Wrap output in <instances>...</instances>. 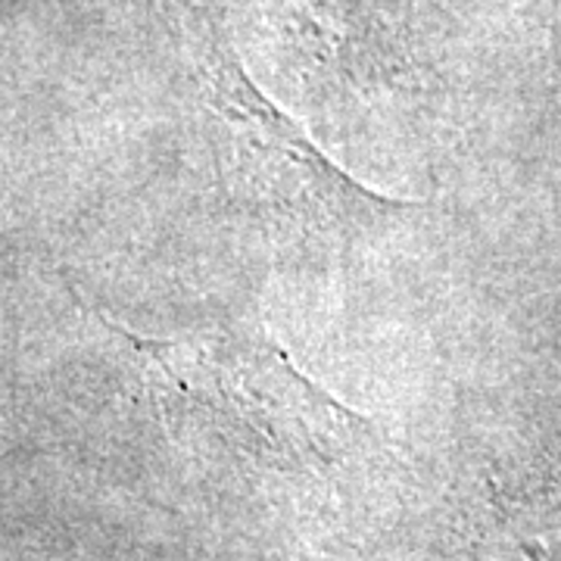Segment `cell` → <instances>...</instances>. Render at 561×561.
Wrapping results in <instances>:
<instances>
[{
	"instance_id": "cell-1",
	"label": "cell",
	"mask_w": 561,
	"mask_h": 561,
	"mask_svg": "<svg viewBox=\"0 0 561 561\" xmlns=\"http://www.w3.org/2000/svg\"><path fill=\"white\" fill-rule=\"evenodd\" d=\"M187 57L209 116L219 175L241 213L287 256L341 260L419 213L350 179L268 101L209 22L181 7Z\"/></svg>"
},
{
	"instance_id": "cell-2",
	"label": "cell",
	"mask_w": 561,
	"mask_h": 561,
	"mask_svg": "<svg viewBox=\"0 0 561 561\" xmlns=\"http://www.w3.org/2000/svg\"><path fill=\"white\" fill-rule=\"evenodd\" d=\"M103 324L125 341L169 419L209 421L275 456H331L359 427L256 324L221 321L162 341Z\"/></svg>"
},
{
	"instance_id": "cell-3",
	"label": "cell",
	"mask_w": 561,
	"mask_h": 561,
	"mask_svg": "<svg viewBox=\"0 0 561 561\" xmlns=\"http://www.w3.org/2000/svg\"><path fill=\"white\" fill-rule=\"evenodd\" d=\"M175 3H179V7H191V0H175Z\"/></svg>"
}]
</instances>
